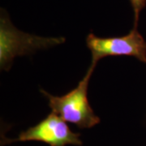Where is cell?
<instances>
[{
  "instance_id": "1",
  "label": "cell",
  "mask_w": 146,
  "mask_h": 146,
  "mask_svg": "<svg viewBox=\"0 0 146 146\" xmlns=\"http://www.w3.org/2000/svg\"><path fill=\"white\" fill-rule=\"evenodd\" d=\"M95 67L96 64L91 63L77 87L62 97L53 96L41 89V93L48 98L52 112L80 128H90L100 123V119L95 115L88 99L89 82Z\"/></svg>"
},
{
  "instance_id": "2",
  "label": "cell",
  "mask_w": 146,
  "mask_h": 146,
  "mask_svg": "<svg viewBox=\"0 0 146 146\" xmlns=\"http://www.w3.org/2000/svg\"><path fill=\"white\" fill-rule=\"evenodd\" d=\"M64 37H42L19 31L2 11L0 19V65L3 70L11 68L17 56L33 53L63 43Z\"/></svg>"
},
{
  "instance_id": "3",
  "label": "cell",
  "mask_w": 146,
  "mask_h": 146,
  "mask_svg": "<svg viewBox=\"0 0 146 146\" xmlns=\"http://www.w3.org/2000/svg\"><path fill=\"white\" fill-rule=\"evenodd\" d=\"M86 44L92 54L94 64L109 56H131L146 63V42L137 27H133L125 36L117 37H98L89 33Z\"/></svg>"
},
{
  "instance_id": "4",
  "label": "cell",
  "mask_w": 146,
  "mask_h": 146,
  "mask_svg": "<svg viewBox=\"0 0 146 146\" xmlns=\"http://www.w3.org/2000/svg\"><path fill=\"white\" fill-rule=\"evenodd\" d=\"M65 122L52 112L36 126L21 132L16 139L8 140L7 142L35 141L44 142L50 146L81 145L82 141L80 140V134L72 131Z\"/></svg>"
},
{
  "instance_id": "5",
  "label": "cell",
  "mask_w": 146,
  "mask_h": 146,
  "mask_svg": "<svg viewBox=\"0 0 146 146\" xmlns=\"http://www.w3.org/2000/svg\"><path fill=\"white\" fill-rule=\"evenodd\" d=\"M134 12V27H137L140 15L146 7V0H129Z\"/></svg>"
}]
</instances>
